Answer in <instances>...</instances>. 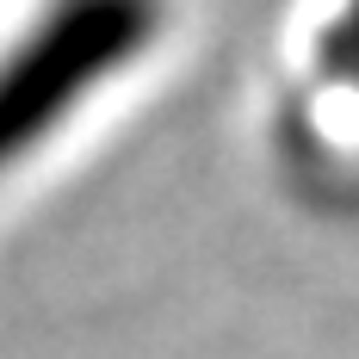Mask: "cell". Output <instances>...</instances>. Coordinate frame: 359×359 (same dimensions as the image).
<instances>
[{"mask_svg":"<svg viewBox=\"0 0 359 359\" xmlns=\"http://www.w3.org/2000/svg\"><path fill=\"white\" fill-rule=\"evenodd\" d=\"M111 32H74L56 37L50 50H37L32 62L19 69H0V174L37 149V137L81 100V81L106 62Z\"/></svg>","mask_w":359,"mask_h":359,"instance_id":"cell-1","label":"cell"}]
</instances>
